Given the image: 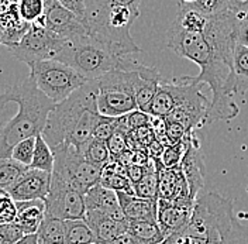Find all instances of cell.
<instances>
[{
	"mask_svg": "<svg viewBox=\"0 0 248 244\" xmlns=\"http://www.w3.org/2000/svg\"><path fill=\"white\" fill-rule=\"evenodd\" d=\"M240 21L238 16L226 10L207 16L206 29L202 33H189L175 23L167 33L168 48L201 68L199 75L187 78L195 83L209 85L213 93L207 112V124L215 120H232L240 112L230 89Z\"/></svg>",
	"mask_w": 248,
	"mask_h": 244,
	"instance_id": "1",
	"label": "cell"
},
{
	"mask_svg": "<svg viewBox=\"0 0 248 244\" xmlns=\"http://www.w3.org/2000/svg\"><path fill=\"white\" fill-rule=\"evenodd\" d=\"M97 82L89 81L69 98L57 103L48 116L43 136L51 148L61 144L83 146L93 137V131L102 119L97 107Z\"/></svg>",
	"mask_w": 248,
	"mask_h": 244,
	"instance_id": "2",
	"label": "cell"
},
{
	"mask_svg": "<svg viewBox=\"0 0 248 244\" xmlns=\"http://www.w3.org/2000/svg\"><path fill=\"white\" fill-rule=\"evenodd\" d=\"M1 95L9 103L18 106L17 113L0 130V158H12V150L17 143L43 134L48 116L57 103L37 86L31 75Z\"/></svg>",
	"mask_w": 248,
	"mask_h": 244,
	"instance_id": "3",
	"label": "cell"
},
{
	"mask_svg": "<svg viewBox=\"0 0 248 244\" xmlns=\"http://www.w3.org/2000/svg\"><path fill=\"white\" fill-rule=\"evenodd\" d=\"M234 220L230 200L216 192L201 194L195 200L189 223L158 244H220Z\"/></svg>",
	"mask_w": 248,
	"mask_h": 244,
	"instance_id": "4",
	"label": "cell"
},
{
	"mask_svg": "<svg viewBox=\"0 0 248 244\" xmlns=\"http://www.w3.org/2000/svg\"><path fill=\"white\" fill-rule=\"evenodd\" d=\"M140 17V9L110 0H86L85 24L89 35L106 44L120 55L141 52L130 31Z\"/></svg>",
	"mask_w": 248,
	"mask_h": 244,
	"instance_id": "5",
	"label": "cell"
},
{
	"mask_svg": "<svg viewBox=\"0 0 248 244\" xmlns=\"http://www.w3.org/2000/svg\"><path fill=\"white\" fill-rule=\"evenodd\" d=\"M139 64L128 55L123 57L120 65L97 82V107L103 116L120 117L137 107L136 85L139 79Z\"/></svg>",
	"mask_w": 248,
	"mask_h": 244,
	"instance_id": "6",
	"label": "cell"
},
{
	"mask_svg": "<svg viewBox=\"0 0 248 244\" xmlns=\"http://www.w3.org/2000/svg\"><path fill=\"white\" fill-rule=\"evenodd\" d=\"M123 57L125 55L117 54L114 49L88 34L66 40L55 60L72 66L88 81H96L117 68Z\"/></svg>",
	"mask_w": 248,
	"mask_h": 244,
	"instance_id": "7",
	"label": "cell"
},
{
	"mask_svg": "<svg viewBox=\"0 0 248 244\" xmlns=\"http://www.w3.org/2000/svg\"><path fill=\"white\" fill-rule=\"evenodd\" d=\"M30 75L37 86L55 103L69 98L89 81L72 66L58 60H46L30 65Z\"/></svg>",
	"mask_w": 248,
	"mask_h": 244,
	"instance_id": "8",
	"label": "cell"
},
{
	"mask_svg": "<svg viewBox=\"0 0 248 244\" xmlns=\"http://www.w3.org/2000/svg\"><path fill=\"white\" fill-rule=\"evenodd\" d=\"M55 155V164L52 177L69 183L79 192H86L100 182L103 168L88 161L79 148L71 144H61L52 148Z\"/></svg>",
	"mask_w": 248,
	"mask_h": 244,
	"instance_id": "9",
	"label": "cell"
},
{
	"mask_svg": "<svg viewBox=\"0 0 248 244\" xmlns=\"http://www.w3.org/2000/svg\"><path fill=\"white\" fill-rule=\"evenodd\" d=\"M65 43V38L48 30L46 27L31 24L23 38L16 46L10 47L9 51L18 61L26 62L30 66L34 62L55 60Z\"/></svg>",
	"mask_w": 248,
	"mask_h": 244,
	"instance_id": "10",
	"label": "cell"
},
{
	"mask_svg": "<svg viewBox=\"0 0 248 244\" xmlns=\"http://www.w3.org/2000/svg\"><path fill=\"white\" fill-rule=\"evenodd\" d=\"M46 214L61 220L85 219V195L69 183L58 178H51V189L46 198Z\"/></svg>",
	"mask_w": 248,
	"mask_h": 244,
	"instance_id": "11",
	"label": "cell"
},
{
	"mask_svg": "<svg viewBox=\"0 0 248 244\" xmlns=\"http://www.w3.org/2000/svg\"><path fill=\"white\" fill-rule=\"evenodd\" d=\"M34 24L40 27H46L48 30L58 34L65 40H72L89 34L85 21L74 12L62 6L58 0H48L46 15Z\"/></svg>",
	"mask_w": 248,
	"mask_h": 244,
	"instance_id": "12",
	"label": "cell"
},
{
	"mask_svg": "<svg viewBox=\"0 0 248 244\" xmlns=\"http://www.w3.org/2000/svg\"><path fill=\"white\" fill-rule=\"evenodd\" d=\"M203 86L204 83H195L185 102L175 107L165 117V120L182 124L187 133H192L196 129L207 124V112L210 107V102L202 92Z\"/></svg>",
	"mask_w": 248,
	"mask_h": 244,
	"instance_id": "13",
	"label": "cell"
},
{
	"mask_svg": "<svg viewBox=\"0 0 248 244\" xmlns=\"http://www.w3.org/2000/svg\"><path fill=\"white\" fill-rule=\"evenodd\" d=\"M195 202L192 200H164L158 199L156 222L164 234V240L185 228L190 220Z\"/></svg>",
	"mask_w": 248,
	"mask_h": 244,
	"instance_id": "14",
	"label": "cell"
},
{
	"mask_svg": "<svg viewBox=\"0 0 248 244\" xmlns=\"http://www.w3.org/2000/svg\"><path fill=\"white\" fill-rule=\"evenodd\" d=\"M51 172L29 167V169L7 191L10 192L16 202L34 199L46 200L51 189Z\"/></svg>",
	"mask_w": 248,
	"mask_h": 244,
	"instance_id": "15",
	"label": "cell"
},
{
	"mask_svg": "<svg viewBox=\"0 0 248 244\" xmlns=\"http://www.w3.org/2000/svg\"><path fill=\"white\" fill-rule=\"evenodd\" d=\"M158 169V198L164 200H192L190 189L181 167L167 168L161 158H153Z\"/></svg>",
	"mask_w": 248,
	"mask_h": 244,
	"instance_id": "16",
	"label": "cell"
},
{
	"mask_svg": "<svg viewBox=\"0 0 248 244\" xmlns=\"http://www.w3.org/2000/svg\"><path fill=\"white\" fill-rule=\"evenodd\" d=\"M85 220L92 229L96 243L110 244L128 231V222L125 219L120 220L100 211H86Z\"/></svg>",
	"mask_w": 248,
	"mask_h": 244,
	"instance_id": "17",
	"label": "cell"
},
{
	"mask_svg": "<svg viewBox=\"0 0 248 244\" xmlns=\"http://www.w3.org/2000/svg\"><path fill=\"white\" fill-rule=\"evenodd\" d=\"M181 169L184 171V175L187 181L190 195L196 200L204 186V177H206V169L202 160V154L199 151V146L196 144V138H193L192 144L187 147L184 160L181 163Z\"/></svg>",
	"mask_w": 248,
	"mask_h": 244,
	"instance_id": "18",
	"label": "cell"
},
{
	"mask_svg": "<svg viewBox=\"0 0 248 244\" xmlns=\"http://www.w3.org/2000/svg\"><path fill=\"white\" fill-rule=\"evenodd\" d=\"M85 200H86V211H100L103 213H108L120 220L125 219L122 206H120L117 192L103 186L100 182L86 192Z\"/></svg>",
	"mask_w": 248,
	"mask_h": 244,
	"instance_id": "19",
	"label": "cell"
},
{
	"mask_svg": "<svg viewBox=\"0 0 248 244\" xmlns=\"http://www.w3.org/2000/svg\"><path fill=\"white\" fill-rule=\"evenodd\" d=\"M120 206L127 222L139 220H156L158 213V200L154 199L139 198L136 195L117 192Z\"/></svg>",
	"mask_w": 248,
	"mask_h": 244,
	"instance_id": "20",
	"label": "cell"
},
{
	"mask_svg": "<svg viewBox=\"0 0 248 244\" xmlns=\"http://www.w3.org/2000/svg\"><path fill=\"white\" fill-rule=\"evenodd\" d=\"M161 74L155 66H147L144 64H139V79L136 85V102L140 110L148 113L150 106L153 103L155 93L158 91Z\"/></svg>",
	"mask_w": 248,
	"mask_h": 244,
	"instance_id": "21",
	"label": "cell"
},
{
	"mask_svg": "<svg viewBox=\"0 0 248 244\" xmlns=\"http://www.w3.org/2000/svg\"><path fill=\"white\" fill-rule=\"evenodd\" d=\"M46 217V200L34 199L17 202L16 223L21 228L24 234H35Z\"/></svg>",
	"mask_w": 248,
	"mask_h": 244,
	"instance_id": "22",
	"label": "cell"
},
{
	"mask_svg": "<svg viewBox=\"0 0 248 244\" xmlns=\"http://www.w3.org/2000/svg\"><path fill=\"white\" fill-rule=\"evenodd\" d=\"M100 183L114 192H124L134 195V185L131 183L125 165H123L119 160L111 158L102 169Z\"/></svg>",
	"mask_w": 248,
	"mask_h": 244,
	"instance_id": "23",
	"label": "cell"
},
{
	"mask_svg": "<svg viewBox=\"0 0 248 244\" xmlns=\"http://www.w3.org/2000/svg\"><path fill=\"white\" fill-rule=\"evenodd\" d=\"M232 95H244L248 91V47L237 44L234 51L232 72L230 78Z\"/></svg>",
	"mask_w": 248,
	"mask_h": 244,
	"instance_id": "24",
	"label": "cell"
},
{
	"mask_svg": "<svg viewBox=\"0 0 248 244\" xmlns=\"http://www.w3.org/2000/svg\"><path fill=\"white\" fill-rule=\"evenodd\" d=\"M128 233L137 244H158L164 240V234L156 220L128 222Z\"/></svg>",
	"mask_w": 248,
	"mask_h": 244,
	"instance_id": "25",
	"label": "cell"
},
{
	"mask_svg": "<svg viewBox=\"0 0 248 244\" xmlns=\"http://www.w3.org/2000/svg\"><path fill=\"white\" fill-rule=\"evenodd\" d=\"M37 237L38 244H65V220L46 214Z\"/></svg>",
	"mask_w": 248,
	"mask_h": 244,
	"instance_id": "26",
	"label": "cell"
},
{
	"mask_svg": "<svg viewBox=\"0 0 248 244\" xmlns=\"http://www.w3.org/2000/svg\"><path fill=\"white\" fill-rule=\"evenodd\" d=\"M96 243L94 234L85 219L65 220V244Z\"/></svg>",
	"mask_w": 248,
	"mask_h": 244,
	"instance_id": "27",
	"label": "cell"
},
{
	"mask_svg": "<svg viewBox=\"0 0 248 244\" xmlns=\"http://www.w3.org/2000/svg\"><path fill=\"white\" fill-rule=\"evenodd\" d=\"M79 151L82 153V155L91 161L93 164L99 165V167H105L108 161L111 160V155L108 151V143L97 140V138L92 137L91 140H88L83 146L79 147Z\"/></svg>",
	"mask_w": 248,
	"mask_h": 244,
	"instance_id": "28",
	"label": "cell"
},
{
	"mask_svg": "<svg viewBox=\"0 0 248 244\" xmlns=\"http://www.w3.org/2000/svg\"><path fill=\"white\" fill-rule=\"evenodd\" d=\"M54 164H55V155H54L52 148L46 141L44 136L38 134L35 138V150H34V157H32L30 168L41 169V171H46L52 174Z\"/></svg>",
	"mask_w": 248,
	"mask_h": 244,
	"instance_id": "29",
	"label": "cell"
},
{
	"mask_svg": "<svg viewBox=\"0 0 248 244\" xmlns=\"http://www.w3.org/2000/svg\"><path fill=\"white\" fill-rule=\"evenodd\" d=\"M134 195L139 198L158 200V169L155 161L151 158V165L147 175L134 185Z\"/></svg>",
	"mask_w": 248,
	"mask_h": 244,
	"instance_id": "30",
	"label": "cell"
},
{
	"mask_svg": "<svg viewBox=\"0 0 248 244\" xmlns=\"http://www.w3.org/2000/svg\"><path fill=\"white\" fill-rule=\"evenodd\" d=\"M27 169L13 158H0V189H9Z\"/></svg>",
	"mask_w": 248,
	"mask_h": 244,
	"instance_id": "31",
	"label": "cell"
},
{
	"mask_svg": "<svg viewBox=\"0 0 248 244\" xmlns=\"http://www.w3.org/2000/svg\"><path fill=\"white\" fill-rule=\"evenodd\" d=\"M46 1L48 0H20L17 4L18 13L26 23L34 24L46 15Z\"/></svg>",
	"mask_w": 248,
	"mask_h": 244,
	"instance_id": "32",
	"label": "cell"
},
{
	"mask_svg": "<svg viewBox=\"0 0 248 244\" xmlns=\"http://www.w3.org/2000/svg\"><path fill=\"white\" fill-rule=\"evenodd\" d=\"M17 217V202L7 189H0V225L15 223Z\"/></svg>",
	"mask_w": 248,
	"mask_h": 244,
	"instance_id": "33",
	"label": "cell"
},
{
	"mask_svg": "<svg viewBox=\"0 0 248 244\" xmlns=\"http://www.w3.org/2000/svg\"><path fill=\"white\" fill-rule=\"evenodd\" d=\"M35 138L37 137L26 138L17 143L12 150V158L26 167H30L35 150Z\"/></svg>",
	"mask_w": 248,
	"mask_h": 244,
	"instance_id": "34",
	"label": "cell"
},
{
	"mask_svg": "<svg viewBox=\"0 0 248 244\" xmlns=\"http://www.w3.org/2000/svg\"><path fill=\"white\" fill-rule=\"evenodd\" d=\"M187 9H193L204 16H215L229 10V0H198Z\"/></svg>",
	"mask_w": 248,
	"mask_h": 244,
	"instance_id": "35",
	"label": "cell"
},
{
	"mask_svg": "<svg viewBox=\"0 0 248 244\" xmlns=\"http://www.w3.org/2000/svg\"><path fill=\"white\" fill-rule=\"evenodd\" d=\"M119 130V117H110V116H102L100 122L97 123L94 131H93V137L102 141H106L116 131Z\"/></svg>",
	"mask_w": 248,
	"mask_h": 244,
	"instance_id": "36",
	"label": "cell"
},
{
	"mask_svg": "<svg viewBox=\"0 0 248 244\" xmlns=\"http://www.w3.org/2000/svg\"><path fill=\"white\" fill-rule=\"evenodd\" d=\"M127 134L123 130H117L111 137L108 140V147L111 158H119L128 150V141Z\"/></svg>",
	"mask_w": 248,
	"mask_h": 244,
	"instance_id": "37",
	"label": "cell"
},
{
	"mask_svg": "<svg viewBox=\"0 0 248 244\" xmlns=\"http://www.w3.org/2000/svg\"><path fill=\"white\" fill-rule=\"evenodd\" d=\"M220 244H248V226L241 225L235 219L230 231Z\"/></svg>",
	"mask_w": 248,
	"mask_h": 244,
	"instance_id": "38",
	"label": "cell"
},
{
	"mask_svg": "<svg viewBox=\"0 0 248 244\" xmlns=\"http://www.w3.org/2000/svg\"><path fill=\"white\" fill-rule=\"evenodd\" d=\"M24 231L17 223L0 225V244H15L24 237Z\"/></svg>",
	"mask_w": 248,
	"mask_h": 244,
	"instance_id": "39",
	"label": "cell"
},
{
	"mask_svg": "<svg viewBox=\"0 0 248 244\" xmlns=\"http://www.w3.org/2000/svg\"><path fill=\"white\" fill-rule=\"evenodd\" d=\"M124 123L128 129V133L139 129V127H142V126H147L150 124V113L144 112V110H140V109H136L127 114H124Z\"/></svg>",
	"mask_w": 248,
	"mask_h": 244,
	"instance_id": "40",
	"label": "cell"
},
{
	"mask_svg": "<svg viewBox=\"0 0 248 244\" xmlns=\"http://www.w3.org/2000/svg\"><path fill=\"white\" fill-rule=\"evenodd\" d=\"M187 131L186 129L176 122H167V130H165V136H167V140L170 144H176L179 141H182L184 138L186 137Z\"/></svg>",
	"mask_w": 248,
	"mask_h": 244,
	"instance_id": "41",
	"label": "cell"
},
{
	"mask_svg": "<svg viewBox=\"0 0 248 244\" xmlns=\"http://www.w3.org/2000/svg\"><path fill=\"white\" fill-rule=\"evenodd\" d=\"M62 6H65L66 9H69L71 12H74L75 15L79 16L82 20L85 18L86 13V0H58Z\"/></svg>",
	"mask_w": 248,
	"mask_h": 244,
	"instance_id": "42",
	"label": "cell"
},
{
	"mask_svg": "<svg viewBox=\"0 0 248 244\" xmlns=\"http://www.w3.org/2000/svg\"><path fill=\"white\" fill-rule=\"evenodd\" d=\"M229 10L238 16L240 18L247 17L248 0H229Z\"/></svg>",
	"mask_w": 248,
	"mask_h": 244,
	"instance_id": "43",
	"label": "cell"
},
{
	"mask_svg": "<svg viewBox=\"0 0 248 244\" xmlns=\"http://www.w3.org/2000/svg\"><path fill=\"white\" fill-rule=\"evenodd\" d=\"M7 105H9V102L4 99V96L0 93V130H1V127L6 124V123L9 122L7 120Z\"/></svg>",
	"mask_w": 248,
	"mask_h": 244,
	"instance_id": "44",
	"label": "cell"
},
{
	"mask_svg": "<svg viewBox=\"0 0 248 244\" xmlns=\"http://www.w3.org/2000/svg\"><path fill=\"white\" fill-rule=\"evenodd\" d=\"M110 244H137V242H136L134 237L127 231V233H124L122 236H119L114 242H111Z\"/></svg>",
	"mask_w": 248,
	"mask_h": 244,
	"instance_id": "45",
	"label": "cell"
},
{
	"mask_svg": "<svg viewBox=\"0 0 248 244\" xmlns=\"http://www.w3.org/2000/svg\"><path fill=\"white\" fill-rule=\"evenodd\" d=\"M15 244H38L37 233H35V234H27V236H24L20 242H17V243Z\"/></svg>",
	"mask_w": 248,
	"mask_h": 244,
	"instance_id": "46",
	"label": "cell"
},
{
	"mask_svg": "<svg viewBox=\"0 0 248 244\" xmlns=\"http://www.w3.org/2000/svg\"><path fill=\"white\" fill-rule=\"evenodd\" d=\"M113 3H117V4H124V6H131V7H137L140 9V4L142 0H110Z\"/></svg>",
	"mask_w": 248,
	"mask_h": 244,
	"instance_id": "47",
	"label": "cell"
},
{
	"mask_svg": "<svg viewBox=\"0 0 248 244\" xmlns=\"http://www.w3.org/2000/svg\"><path fill=\"white\" fill-rule=\"evenodd\" d=\"M195 1H198V0H179V7H186V6H190V4H193Z\"/></svg>",
	"mask_w": 248,
	"mask_h": 244,
	"instance_id": "48",
	"label": "cell"
},
{
	"mask_svg": "<svg viewBox=\"0 0 248 244\" xmlns=\"http://www.w3.org/2000/svg\"><path fill=\"white\" fill-rule=\"evenodd\" d=\"M7 1H9V4H18L20 0H7Z\"/></svg>",
	"mask_w": 248,
	"mask_h": 244,
	"instance_id": "49",
	"label": "cell"
},
{
	"mask_svg": "<svg viewBox=\"0 0 248 244\" xmlns=\"http://www.w3.org/2000/svg\"><path fill=\"white\" fill-rule=\"evenodd\" d=\"M92 244H100V243H92Z\"/></svg>",
	"mask_w": 248,
	"mask_h": 244,
	"instance_id": "50",
	"label": "cell"
},
{
	"mask_svg": "<svg viewBox=\"0 0 248 244\" xmlns=\"http://www.w3.org/2000/svg\"><path fill=\"white\" fill-rule=\"evenodd\" d=\"M247 15H248V10H247Z\"/></svg>",
	"mask_w": 248,
	"mask_h": 244,
	"instance_id": "51",
	"label": "cell"
}]
</instances>
